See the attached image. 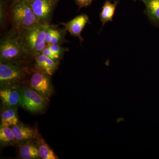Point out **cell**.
I'll use <instances>...</instances> for the list:
<instances>
[{"instance_id":"21","label":"cell","mask_w":159,"mask_h":159,"mask_svg":"<svg viewBox=\"0 0 159 159\" xmlns=\"http://www.w3.org/2000/svg\"><path fill=\"white\" fill-rule=\"evenodd\" d=\"M41 53L55 61H59V58L54 54V52L51 51L48 45L46 46L45 48L43 50Z\"/></svg>"},{"instance_id":"8","label":"cell","mask_w":159,"mask_h":159,"mask_svg":"<svg viewBox=\"0 0 159 159\" xmlns=\"http://www.w3.org/2000/svg\"><path fill=\"white\" fill-rule=\"evenodd\" d=\"M0 97L5 108H17L20 106V87L17 85L1 87Z\"/></svg>"},{"instance_id":"10","label":"cell","mask_w":159,"mask_h":159,"mask_svg":"<svg viewBox=\"0 0 159 159\" xmlns=\"http://www.w3.org/2000/svg\"><path fill=\"white\" fill-rule=\"evenodd\" d=\"M14 134L16 142L17 143H25L38 138L37 133L33 129L23 124L11 126Z\"/></svg>"},{"instance_id":"20","label":"cell","mask_w":159,"mask_h":159,"mask_svg":"<svg viewBox=\"0 0 159 159\" xmlns=\"http://www.w3.org/2000/svg\"><path fill=\"white\" fill-rule=\"evenodd\" d=\"M6 5L4 0H1L0 2V24L1 27L5 25L6 16Z\"/></svg>"},{"instance_id":"25","label":"cell","mask_w":159,"mask_h":159,"mask_svg":"<svg viewBox=\"0 0 159 159\" xmlns=\"http://www.w3.org/2000/svg\"><path fill=\"white\" fill-rule=\"evenodd\" d=\"M15 1V0H13V1Z\"/></svg>"},{"instance_id":"7","label":"cell","mask_w":159,"mask_h":159,"mask_svg":"<svg viewBox=\"0 0 159 159\" xmlns=\"http://www.w3.org/2000/svg\"><path fill=\"white\" fill-rule=\"evenodd\" d=\"M31 9L38 21L49 25L57 0H29Z\"/></svg>"},{"instance_id":"14","label":"cell","mask_w":159,"mask_h":159,"mask_svg":"<svg viewBox=\"0 0 159 159\" xmlns=\"http://www.w3.org/2000/svg\"><path fill=\"white\" fill-rule=\"evenodd\" d=\"M118 1L112 2L110 1H106L102 6V10L99 14L100 20L102 24V27L106 23L112 21L115 11L116 9Z\"/></svg>"},{"instance_id":"12","label":"cell","mask_w":159,"mask_h":159,"mask_svg":"<svg viewBox=\"0 0 159 159\" xmlns=\"http://www.w3.org/2000/svg\"><path fill=\"white\" fill-rule=\"evenodd\" d=\"M145 6V14L154 26L159 27V0H141Z\"/></svg>"},{"instance_id":"4","label":"cell","mask_w":159,"mask_h":159,"mask_svg":"<svg viewBox=\"0 0 159 159\" xmlns=\"http://www.w3.org/2000/svg\"><path fill=\"white\" fill-rule=\"evenodd\" d=\"M27 61L2 63L0 62V84L4 86L17 85L29 73Z\"/></svg>"},{"instance_id":"11","label":"cell","mask_w":159,"mask_h":159,"mask_svg":"<svg viewBox=\"0 0 159 159\" xmlns=\"http://www.w3.org/2000/svg\"><path fill=\"white\" fill-rule=\"evenodd\" d=\"M35 69L41 72L52 76L57 69L59 61H56L44 55L38 54L34 58Z\"/></svg>"},{"instance_id":"22","label":"cell","mask_w":159,"mask_h":159,"mask_svg":"<svg viewBox=\"0 0 159 159\" xmlns=\"http://www.w3.org/2000/svg\"><path fill=\"white\" fill-rule=\"evenodd\" d=\"M55 29L49 25L46 31L45 41L47 45L51 43V40L54 35Z\"/></svg>"},{"instance_id":"17","label":"cell","mask_w":159,"mask_h":159,"mask_svg":"<svg viewBox=\"0 0 159 159\" xmlns=\"http://www.w3.org/2000/svg\"><path fill=\"white\" fill-rule=\"evenodd\" d=\"M1 122L12 126L20 123L18 117L17 108H6L1 114Z\"/></svg>"},{"instance_id":"2","label":"cell","mask_w":159,"mask_h":159,"mask_svg":"<svg viewBox=\"0 0 159 159\" xmlns=\"http://www.w3.org/2000/svg\"><path fill=\"white\" fill-rule=\"evenodd\" d=\"M26 55L19 38L18 31L12 29L1 40L0 62L6 63L27 61Z\"/></svg>"},{"instance_id":"19","label":"cell","mask_w":159,"mask_h":159,"mask_svg":"<svg viewBox=\"0 0 159 159\" xmlns=\"http://www.w3.org/2000/svg\"><path fill=\"white\" fill-rule=\"evenodd\" d=\"M63 32L61 30L55 29L54 35L52 37L51 43V44H59L64 40Z\"/></svg>"},{"instance_id":"3","label":"cell","mask_w":159,"mask_h":159,"mask_svg":"<svg viewBox=\"0 0 159 159\" xmlns=\"http://www.w3.org/2000/svg\"><path fill=\"white\" fill-rule=\"evenodd\" d=\"M10 13L12 24L18 31L28 29L39 23L31 9L29 0L13 1Z\"/></svg>"},{"instance_id":"9","label":"cell","mask_w":159,"mask_h":159,"mask_svg":"<svg viewBox=\"0 0 159 159\" xmlns=\"http://www.w3.org/2000/svg\"><path fill=\"white\" fill-rule=\"evenodd\" d=\"M89 22L88 16L85 14L79 15L67 23H61L66 31H68L71 35L78 38L80 42L83 41L81 32L87 24Z\"/></svg>"},{"instance_id":"24","label":"cell","mask_w":159,"mask_h":159,"mask_svg":"<svg viewBox=\"0 0 159 159\" xmlns=\"http://www.w3.org/2000/svg\"><path fill=\"white\" fill-rule=\"evenodd\" d=\"M134 1H136V0H134Z\"/></svg>"},{"instance_id":"16","label":"cell","mask_w":159,"mask_h":159,"mask_svg":"<svg viewBox=\"0 0 159 159\" xmlns=\"http://www.w3.org/2000/svg\"><path fill=\"white\" fill-rule=\"evenodd\" d=\"M40 158L43 159H57L58 157L43 139L38 138L36 141Z\"/></svg>"},{"instance_id":"5","label":"cell","mask_w":159,"mask_h":159,"mask_svg":"<svg viewBox=\"0 0 159 159\" xmlns=\"http://www.w3.org/2000/svg\"><path fill=\"white\" fill-rule=\"evenodd\" d=\"M49 99L45 98L30 86L20 87V105L33 113H40L44 110Z\"/></svg>"},{"instance_id":"18","label":"cell","mask_w":159,"mask_h":159,"mask_svg":"<svg viewBox=\"0 0 159 159\" xmlns=\"http://www.w3.org/2000/svg\"><path fill=\"white\" fill-rule=\"evenodd\" d=\"M50 49L54 52V54L58 57L59 59L62 57V55L66 51H68V49L61 47L59 44H49L47 45Z\"/></svg>"},{"instance_id":"23","label":"cell","mask_w":159,"mask_h":159,"mask_svg":"<svg viewBox=\"0 0 159 159\" xmlns=\"http://www.w3.org/2000/svg\"><path fill=\"white\" fill-rule=\"evenodd\" d=\"M94 0H75L77 6L80 8L87 7L92 4Z\"/></svg>"},{"instance_id":"15","label":"cell","mask_w":159,"mask_h":159,"mask_svg":"<svg viewBox=\"0 0 159 159\" xmlns=\"http://www.w3.org/2000/svg\"><path fill=\"white\" fill-rule=\"evenodd\" d=\"M0 143L1 146L3 147L16 143L11 127L3 122H1L0 126Z\"/></svg>"},{"instance_id":"13","label":"cell","mask_w":159,"mask_h":159,"mask_svg":"<svg viewBox=\"0 0 159 159\" xmlns=\"http://www.w3.org/2000/svg\"><path fill=\"white\" fill-rule=\"evenodd\" d=\"M32 141L25 142L20 146L19 152L21 158L34 159L40 157L37 143Z\"/></svg>"},{"instance_id":"1","label":"cell","mask_w":159,"mask_h":159,"mask_svg":"<svg viewBox=\"0 0 159 159\" xmlns=\"http://www.w3.org/2000/svg\"><path fill=\"white\" fill-rule=\"evenodd\" d=\"M49 25L38 23L28 29L17 30L20 41L29 59L41 53L47 45L45 36Z\"/></svg>"},{"instance_id":"6","label":"cell","mask_w":159,"mask_h":159,"mask_svg":"<svg viewBox=\"0 0 159 159\" xmlns=\"http://www.w3.org/2000/svg\"><path fill=\"white\" fill-rule=\"evenodd\" d=\"M51 76L34 69L29 79V86L43 97L49 99L53 93Z\"/></svg>"}]
</instances>
